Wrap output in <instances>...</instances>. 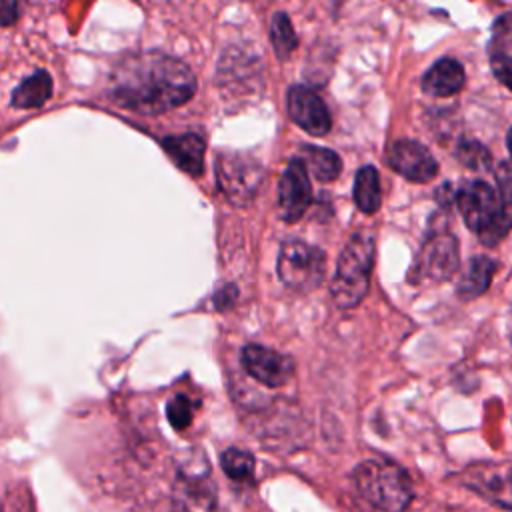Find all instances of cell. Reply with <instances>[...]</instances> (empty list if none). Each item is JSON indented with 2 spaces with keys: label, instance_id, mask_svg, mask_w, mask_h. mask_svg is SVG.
Returning <instances> with one entry per match:
<instances>
[{
  "label": "cell",
  "instance_id": "cell-19",
  "mask_svg": "<svg viewBox=\"0 0 512 512\" xmlns=\"http://www.w3.org/2000/svg\"><path fill=\"white\" fill-rule=\"evenodd\" d=\"M306 170L320 182H332L342 172V160L336 152L320 146H302L300 150Z\"/></svg>",
  "mask_w": 512,
  "mask_h": 512
},
{
  "label": "cell",
  "instance_id": "cell-20",
  "mask_svg": "<svg viewBox=\"0 0 512 512\" xmlns=\"http://www.w3.org/2000/svg\"><path fill=\"white\" fill-rule=\"evenodd\" d=\"M354 202L364 214H374L382 204L380 176L374 166H362L354 178Z\"/></svg>",
  "mask_w": 512,
  "mask_h": 512
},
{
  "label": "cell",
  "instance_id": "cell-10",
  "mask_svg": "<svg viewBox=\"0 0 512 512\" xmlns=\"http://www.w3.org/2000/svg\"><path fill=\"white\" fill-rule=\"evenodd\" d=\"M240 360L254 380L270 388L284 386L294 374V360L290 356L260 344H246L240 352Z\"/></svg>",
  "mask_w": 512,
  "mask_h": 512
},
{
  "label": "cell",
  "instance_id": "cell-8",
  "mask_svg": "<svg viewBox=\"0 0 512 512\" xmlns=\"http://www.w3.org/2000/svg\"><path fill=\"white\" fill-rule=\"evenodd\" d=\"M458 480L490 504L512 510V466L472 464L460 472Z\"/></svg>",
  "mask_w": 512,
  "mask_h": 512
},
{
  "label": "cell",
  "instance_id": "cell-27",
  "mask_svg": "<svg viewBox=\"0 0 512 512\" xmlns=\"http://www.w3.org/2000/svg\"><path fill=\"white\" fill-rule=\"evenodd\" d=\"M236 296H238V292H236V288L234 286H226V288H220L218 292H216V296H214V300H216V304H218V308H222L224 304L226 306H230V304H234V300H236Z\"/></svg>",
  "mask_w": 512,
  "mask_h": 512
},
{
  "label": "cell",
  "instance_id": "cell-23",
  "mask_svg": "<svg viewBox=\"0 0 512 512\" xmlns=\"http://www.w3.org/2000/svg\"><path fill=\"white\" fill-rule=\"evenodd\" d=\"M196 402L186 394H176L166 404V418L174 430H186L194 418Z\"/></svg>",
  "mask_w": 512,
  "mask_h": 512
},
{
  "label": "cell",
  "instance_id": "cell-7",
  "mask_svg": "<svg viewBox=\"0 0 512 512\" xmlns=\"http://www.w3.org/2000/svg\"><path fill=\"white\" fill-rule=\"evenodd\" d=\"M458 270V240L444 230L430 234L412 268H410V282L412 284H426V282H444L454 276Z\"/></svg>",
  "mask_w": 512,
  "mask_h": 512
},
{
  "label": "cell",
  "instance_id": "cell-18",
  "mask_svg": "<svg viewBox=\"0 0 512 512\" xmlns=\"http://www.w3.org/2000/svg\"><path fill=\"white\" fill-rule=\"evenodd\" d=\"M52 96V78L46 70H36L26 76L12 92V106L26 110L38 108Z\"/></svg>",
  "mask_w": 512,
  "mask_h": 512
},
{
  "label": "cell",
  "instance_id": "cell-13",
  "mask_svg": "<svg viewBox=\"0 0 512 512\" xmlns=\"http://www.w3.org/2000/svg\"><path fill=\"white\" fill-rule=\"evenodd\" d=\"M286 108L292 122L298 124L304 132L312 136L328 134L332 126L330 112L324 100L312 88L304 84L290 86L286 92Z\"/></svg>",
  "mask_w": 512,
  "mask_h": 512
},
{
  "label": "cell",
  "instance_id": "cell-12",
  "mask_svg": "<svg viewBox=\"0 0 512 512\" xmlns=\"http://www.w3.org/2000/svg\"><path fill=\"white\" fill-rule=\"evenodd\" d=\"M388 166L412 182H430L438 174V162L430 150L410 138L392 142L386 150Z\"/></svg>",
  "mask_w": 512,
  "mask_h": 512
},
{
  "label": "cell",
  "instance_id": "cell-6",
  "mask_svg": "<svg viewBox=\"0 0 512 512\" xmlns=\"http://www.w3.org/2000/svg\"><path fill=\"white\" fill-rule=\"evenodd\" d=\"M214 168L220 192L234 206H248L264 180L262 164L244 152H218Z\"/></svg>",
  "mask_w": 512,
  "mask_h": 512
},
{
  "label": "cell",
  "instance_id": "cell-3",
  "mask_svg": "<svg viewBox=\"0 0 512 512\" xmlns=\"http://www.w3.org/2000/svg\"><path fill=\"white\" fill-rule=\"evenodd\" d=\"M456 204L466 226L484 246H496L512 228V204H506L484 180H468L456 190Z\"/></svg>",
  "mask_w": 512,
  "mask_h": 512
},
{
  "label": "cell",
  "instance_id": "cell-11",
  "mask_svg": "<svg viewBox=\"0 0 512 512\" xmlns=\"http://www.w3.org/2000/svg\"><path fill=\"white\" fill-rule=\"evenodd\" d=\"M174 512H222L210 480V466H204L200 472L194 468L178 472Z\"/></svg>",
  "mask_w": 512,
  "mask_h": 512
},
{
  "label": "cell",
  "instance_id": "cell-9",
  "mask_svg": "<svg viewBox=\"0 0 512 512\" xmlns=\"http://www.w3.org/2000/svg\"><path fill=\"white\" fill-rule=\"evenodd\" d=\"M312 202V186L308 170L300 158H294L286 164L278 180V216L284 222H296L304 216Z\"/></svg>",
  "mask_w": 512,
  "mask_h": 512
},
{
  "label": "cell",
  "instance_id": "cell-4",
  "mask_svg": "<svg viewBox=\"0 0 512 512\" xmlns=\"http://www.w3.org/2000/svg\"><path fill=\"white\" fill-rule=\"evenodd\" d=\"M374 254L376 248L370 232L358 230L346 240L330 284V296L338 308H354L364 300L370 286Z\"/></svg>",
  "mask_w": 512,
  "mask_h": 512
},
{
  "label": "cell",
  "instance_id": "cell-15",
  "mask_svg": "<svg viewBox=\"0 0 512 512\" xmlns=\"http://www.w3.org/2000/svg\"><path fill=\"white\" fill-rule=\"evenodd\" d=\"M162 148L168 154V158L186 174L200 176L204 170V152L206 144L202 136L194 132L178 134V136H166L162 140Z\"/></svg>",
  "mask_w": 512,
  "mask_h": 512
},
{
  "label": "cell",
  "instance_id": "cell-24",
  "mask_svg": "<svg viewBox=\"0 0 512 512\" xmlns=\"http://www.w3.org/2000/svg\"><path fill=\"white\" fill-rule=\"evenodd\" d=\"M456 156L460 158V162L472 170H484L490 166V152L474 140H464L458 150Z\"/></svg>",
  "mask_w": 512,
  "mask_h": 512
},
{
  "label": "cell",
  "instance_id": "cell-2",
  "mask_svg": "<svg viewBox=\"0 0 512 512\" xmlns=\"http://www.w3.org/2000/svg\"><path fill=\"white\" fill-rule=\"evenodd\" d=\"M352 484L372 512H406L414 486L410 474L388 458H370L352 470Z\"/></svg>",
  "mask_w": 512,
  "mask_h": 512
},
{
  "label": "cell",
  "instance_id": "cell-25",
  "mask_svg": "<svg viewBox=\"0 0 512 512\" xmlns=\"http://www.w3.org/2000/svg\"><path fill=\"white\" fill-rule=\"evenodd\" d=\"M496 184L502 200L512 204V162H500L496 168Z\"/></svg>",
  "mask_w": 512,
  "mask_h": 512
},
{
  "label": "cell",
  "instance_id": "cell-1",
  "mask_svg": "<svg viewBox=\"0 0 512 512\" xmlns=\"http://www.w3.org/2000/svg\"><path fill=\"white\" fill-rule=\"evenodd\" d=\"M196 78L186 64L158 52H136L120 60L108 76V98L138 114H162L186 104Z\"/></svg>",
  "mask_w": 512,
  "mask_h": 512
},
{
  "label": "cell",
  "instance_id": "cell-16",
  "mask_svg": "<svg viewBox=\"0 0 512 512\" xmlns=\"http://www.w3.org/2000/svg\"><path fill=\"white\" fill-rule=\"evenodd\" d=\"M466 80L464 68L454 58H440L422 76V90L434 98H446L462 90Z\"/></svg>",
  "mask_w": 512,
  "mask_h": 512
},
{
  "label": "cell",
  "instance_id": "cell-26",
  "mask_svg": "<svg viewBox=\"0 0 512 512\" xmlns=\"http://www.w3.org/2000/svg\"><path fill=\"white\" fill-rule=\"evenodd\" d=\"M0 16H2V26H10L18 18V4L4 0L0 8Z\"/></svg>",
  "mask_w": 512,
  "mask_h": 512
},
{
  "label": "cell",
  "instance_id": "cell-17",
  "mask_svg": "<svg viewBox=\"0 0 512 512\" xmlns=\"http://www.w3.org/2000/svg\"><path fill=\"white\" fill-rule=\"evenodd\" d=\"M494 270H496V262L492 258L488 256L470 258V262L466 264V270L458 280V286H456L458 294L466 300L484 294L492 282Z\"/></svg>",
  "mask_w": 512,
  "mask_h": 512
},
{
  "label": "cell",
  "instance_id": "cell-14",
  "mask_svg": "<svg viewBox=\"0 0 512 512\" xmlns=\"http://www.w3.org/2000/svg\"><path fill=\"white\" fill-rule=\"evenodd\" d=\"M488 56L494 76L512 92V12L494 22Z\"/></svg>",
  "mask_w": 512,
  "mask_h": 512
},
{
  "label": "cell",
  "instance_id": "cell-21",
  "mask_svg": "<svg viewBox=\"0 0 512 512\" xmlns=\"http://www.w3.org/2000/svg\"><path fill=\"white\" fill-rule=\"evenodd\" d=\"M270 42L280 60H286L298 46V36L294 32L292 20L284 12H276L270 18Z\"/></svg>",
  "mask_w": 512,
  "mask_h": 512
},
{
  "label": "cell",
  "instance_id": "cell-5",
  "mask_svg": "<svg viewBox=\"0 0 512 512\" xmlns=\"http://www.w3.org/2000/svg\"><path fill=\"white\" fill-rule=\"evenodd\" d=\"M276 270L284 286L310 292L318 288L326 276V254L304 240H288L278 252Z\"/></svg>",
  "mask_w": 512,
  "mask_h": 512
},
{
  "label": "cell",
  "instance_id": "cell-28",
  "mask_svg": "<svg viewBox=\"0 0 512 512\" xmlns=\"http://www.w3.org/2000/svg\"><path fill=\"white\" fill-rule=\"evenodd\" d=\"M506 142H508V150H510V154H512V128L508 130V136H506Z\"/></svg>",
  "mask_w": 512,
  "mask_h": 512
},
{
  "label": "cell",
  "instance_id": "cell-22",
  "mask_svg": "<svg viewBox=\"0 0 512 512\" xmlns=\"http://www.w3.org/2000/svg\"><path fill=\"white\" fill-rule=\"evenodd\" d=\"M220 466L224 470V474L234 480V482H246V480H252L254 476V466H256V460L254 456L248 452V450H242V448H226L220 456Z\"/></svg>",
  "mask_w": 512,
  "mask_h": 512
}]
</instances>
